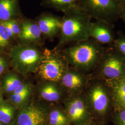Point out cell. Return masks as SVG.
I'll list each match as a JSON object with an SVG mask.
<instances>
[{
  "label": "cell",
  "instance_id": "cell-1",
  "mask_svg": "<svg viewBox=\"0 0 125 125\" xmlns=\"http://www.w3.org/2000/svg\"><path fill=\"white\" fill-rule=\"evenodd\" d=\"M60 45L78 43L90 38L92 17L78 4L62 12Z\"/></svg>",
  "mask_w": 125,
  "mask_h": 125
},
{
  "label": "cell",
  "instance_id": "cell-2",
  "mask_svg": "<svg viewBox=\"0 0 125 125\" xmlns=\"http://www.w3.org/2000/svg\"><path fill=\"white\" fill-rule=\"evenodd\" d=\"M93 122L97 125H108L114 110L110 90L107 83L94 78L85 95Z\"/></svg>",
  "mask_w": 125,
  "mask_h": 125
},
{
  "label": "cell",
  "instance_id": "cell-3",
  "mask_svg": "<svg viewBox=\"0 0 125 125\" xmlns=\"http://www.w3.org/2000/svg\"><path fill=\"white\" fill-rule=\"evenodd\" d=\"M104 51L102 45L89 39L67 48L63 53L68 62L76 68L89 71L95 69Z\"/></svg>",
  "mask_w": 125,
  "mask_h": 125
},
{
  "label": "cell",
  "instance_id": "cell-4",
  "mask_svg": "<svg viewBox=\"0 0 125 125\" xmlns=\"http://www.w3.org/2000/svg\"><path fill=\"white\" fill-rule=\"evenodd\" d=\"M125 57L115 47L106 50L94 70V78L105 83L118 80L125 76Z\"/></svg>",
  "mask_w": 125,
  "mask_h": 125
},
{
  "label": "cell",
  "instance_id": "cell-5",
  "mask_svg": "<svg viewBox=\"0 0 125 125\" xmlns=\"http://www.w3.org/2000/svg\"><path fill=\"white\" fill-rule=\"evenodd\" d=\"M9 56L13 67L21 73L32 72L39 65L43 57L37 47L28 44H20L12 47Z\"/></svg>",
  "mask_w": 125,
  "mask_h": 125
},
{
  "label": "cell",
  "instance_id": "cell-6",
  "mask_svg": "<svg viewBox=\"0 0 125 125\" xmlns=\"http://www.w3.org/2000/svg\"><path fill=\"white\" fill-rule=\"evenodd\" d=\"M78 4L97 21L107 22L121 13V8L115 0H79Z\"/></svg>",
  "mask_w": 125,
  "mask_h": 125
},
{
  "label": "cell",
  "instance_id": "cell-7",
  "mask_svg": "<svg viewBox=\"0 0 125 125\" xmlns=\"http://www.w3.org/2000/svg\"><path fill=\"white\" fill-rule=\"evenodd\" d=\"M65 65L59 56L45 50L39 68V73L46 80L57 82L64 73Z\"/></svg>",
  "mask_w": 125,
  "mask_h": 125
},
{
  "label": "cell",
  "instance_id": "cell-8",
  "mask_svg": "<svg viewBox=\"0 0 125 125\" xmlns=\"http://www.w3.org/2000/svg\"><path fill=\"white\" fill-rule=\"evenodd\" d=\"M67 116L70 122L78 125L93 122L84 95L75 94L66 104Z\"/></svg>",
  "mask_w": 125,
  "mask_h": 125
},
{
  "label": "cell",
  "instance_id": "cell-9",
  "mask_svg": "<svg viewBox=\"0 0 125 125\" xmlns=\"http://www.w3.org/2000/svg\"><path fill=\"white\" fill-rule=\"evenodd\" d=\"M46 116L44 109L30 104L23 107L19 113L18 125H45Z\"/></svg>",
  "mask_w": 125,
  "mask_h": 125
},
{
  "label": "cell",
  "instance_id": "cell-10",
  "mask_svg": "<svg viewBox=\"0 0 125 125\" xmlns=\"http://www.w3.org/2000/svg\"><path fill=\"white\" fill-rule=\"evenodd\" d=\"M35 21L42 35L51 38L60 33L61 17L52 13H44L37 17Z\"/></svg>",
  "mask_w": 125,
  "mask_h": 125
},
{
  "label": "cell",
  "instance_id": "cell-11",
  "mask_svg": "<svg viewBox=\"0 0 125 125\" xmlns=\"http://www.w3.org/2000/svg\"><path fill=\"white\" fill-rule=\"evenodd\" d=\"M42 34L35 20L23 17L21 20V31L18 37L21 44H30L40 41Z\"/></svg>",
  "mask_w": 125,
  "mask_h": 125
},
{
  "label": "cell",
  "instance_id": "cell-12",
  "mask_svg": "<svg viewBox=\"0 0 125 125\" xmlns=\"http://www.w3.org/2000/svg\"><path fill=\"white\" fill-rule=\"evenodd\" d=\"M89 35L90 38L102 45L112 44L115 40L110 27L106 21H103L93 22Z\"/></svg>",
  "mask_w": 125,
  "mask_h": 125
},
{
  "label": "cell",
  "instance_id": "cell-13",
  "mask_svg": "<svg viewBox=\"0 0 125 125\" xmlns=\"http://www.w3.org/2000/svg\"><path fill=\"white\" fill-rule=\"evenodd\" d=\"M63 86L73 94H78L84 89L87 82L85 76L76 71H69L64 73L61 78Z\"/></svg>",
  "mask_w": 125,
  "mask_h": 125
},
{
  "label": "cell",
  "instance_id": "cell-14",
  "mask_svg": "<svg viewBox=\"0 0 125 125\" xmlns=\"http://www.w3.org/2000/svg\"><path fill=\"white\" fill-rule=\"evenodd\" d=\"M106 83L110 90L114 109H125V76Z\"/></svg>",
  "mask_w": 125,
  "mask_h": 125
},
{
  "label": "cell",
  "instance_id": "cell-15",
  "mask_svg": "<svg viewBox=\"0 0 125 125\" xmlns=\"http://www.w3.org/2000/svg\"><path fill=\"white\" fill-rule=\"evenodd\" d=\"M23 17L19 0H0V21H7Z\"/></svg>",
  "mask_w": 125,
  "mask_h": 125
},
{
  "label": "cell",
  "instance_id": "cell-16",
  "mask_svg": "<svg viewBox=\"0 0 125 125\" xmlns=\"http://www.w3.org/2000/svg\"><path fill=\"white\" fill-rule=\"evenodd\" d=\"M79 0H43L42 6L63 12L78 3Z\"/></svg>",
  "mask_w": 125,
  "mask_h": 125
},
{
  "label": "cell",
  "instance_id": "cell-17",
  "mask_svg": "<svg viewBox=\"0 0 125 125\" xmlns=\"http://www.w3.org/2000/svg\"><path fill=\"white\" fill-rule=\"evenodd\" d=\"M40 94L42 97L49 102H55L60 97V93L54 85L47 84L41 90Z\"/></svg>",
  "mask_w": 125,
  "mask_h": 125
},
{
  "label": "cell",
  "instance_id": "cell-18",
  "mask_svg": "<svg viewBox=\"0 0 125 125\" xmlns=\"http://www.w3.org/2000/svg\"><path fill=\"white\" fill-rule=\"evenodd\" d=\"M13 107L8 103H3L0 104V122L5 124L11 122L14 115Z\"/></svg>",
  "mask_w": 125,
  "mask_h": 125
},
{
  "label": "cell",
  "instance_id": "cell-19",
  "mask_svg": "<svg viewBox=\"0 0 125 125\" xmlns=\"http://www.w3.org/2000/svg\"><path fill=\"white\" fill-rule=\"evenodd\" d=\"M22 83L17 76L9 74L6 76L3 82V88L7 93H13L17 87Z\"/></svg>",
  "mask_w": 125,
  "mask_h": 125
},
{
  "label": "cell",
  "instance_id": "cell-20",
  "mask_svg": "<svg viewBox=\"0 0 125 125\" xmlns=\"http://www.w3.org/2000/svg\"><path fill=\"white\" fill-rule=\"evenodd\" d=\"M49 122L52 125H66L70 121L67 115L59 110H55L50 115Z\"/></svg>",
  "mask_w": 125,
  "mask_h": 125
},
{
  "label": "cell",
  "instance_id": "cell-21",
  "mask_svg": "<svg viewBox=\"0 0 125 125\" xmlns=\"http://www.w3.org/2000/svg\"><path fill=\"white\" fill-rule=\"evenodd\" d=\"M111 121L114 125H125V109H114Z\"/></svg>",
  "mask_w": 125,
  "mask_h": 125
},
{
  "label": "cell",
  "instance_id": "cell-22",
  "mask_svg": "<svg viewBox=\"0 0 125 125\" xmlns=\"http://www.w3.org/2000/svg\"><path fill=\"white\" fill-rule=\"evenodd\" d=\"M11 40L5 30L3 23L0 21V50L9 47Z\"/></svg>",
  "mask_w": 125,
  "mask_h": 125
},
{
  "label": "cell",
  "instance_id": "cell-23",
  "mask_svg": "<svg viewBox=\"0 0 125 125\" xmlns=\"http://www.w3.org/2000/svg\"><path fill=\"white\" fill-rule=\"evenodd\" d=\"M23 17L20 19H13L9 21L15 38H18L21 33V20Z\"/></svg>",
  "mask_w": 125,
  "mask_h": 125
},
{
  "label": "cell",
  "instance_id": "cell-24",
  "mask_svg": "<svg viewBox=\"0 0 125 125\" xmlns=\"http://www.w3.org/2000/svg\"><path fill=\"white\" fill-rule=\"evenodd\" d=\"M30 93V90L18 94H12L10 99L12 103L15 104H20L24 102L27 98Z\"/></svg>",
  "mask_w": 125,
  "mask_h": 125
},
{
  "label": "cell",
  "instance_id": "cell-25",
  "mask_svg": "<svg viewBox=\"0 0 125 125\" xmlns=\"http://www.w3.org/2000/svg\"><path fill=\"white\" fill-rule=\"evenodd\" d=\"M113 43L115 49L125 57V36L117 39Z\"/></svg>",
  "mask_w": 125,
  "mask_h": 125
},
{
  "label": "cell",
  "instance_id": "cell-26",
  "mask_svg": "<svg viewBox=\"0 0 125 125\" xmlns=\"http://www.w3.org/2000/svg\"><path fill=\"white\" fill-rule=\"evenodd\" d=\"M30 90L29 86L26 84L21 83L17 87V88L14 90L13 94H18L22 93L23 92Z\"/></svg>",
  "mask_w": 125,
  "mask_h": 125
},
{
  "label": "cell",
  "instance_id": "cell-27",
  "mask_svg": "<svg viewBox=\"0 0 125 125\" xmlns=\"http://www.w3.org/2000/svg\"><path fill=\"white\" fill-rule=\"evenodd\" d=\"M2 22L4 26L5 30L7 32L8 35L10 37V38L11 40L14 39L15 37L13 35V32L12 30L11 29L10 25L9 24V21H4V22Z\"/></svg>",
  "mask_w": 125,
  "mask_h": 125
},
{
  "label": "cell",
  "instance_id": "cell-28",
  "mask_svg": "<svg viewBox=\"0 0 125 125\" xmlns=\"http://www.w3.org/2000/svg\"><path fill=\"white\" fill-rule=\"evenodd\" d=\"M7 66V62L6 59L0 54V75L4 72Z\"/></svg>",
  "mask_w": 125,
  "mask_h": 125
},
{
  "label": "cell",
  "instance_id": "cell-29",
  "mask_svg": "<svg viewBox=\"0 0 125 125\" xmlns=\"http://www.w3.org/2000/svg\"><path fill=\"white\" fill-rule=\"evenodd\" d=\"M121 18L125 24V7L124 8L122 9V11L121 12Z\"/></svg>",
  "mask_w": 125,
  "mask_h": 125
},
{
  "label": "cell",
  "instance_id": "cell-30",
  "mask_svg": "<svg viewBox=\"0 0 125 125\" xmlns=\"http://www.w3.org/2000/svg\"><path fill=\"white\" fill-rule=\"evenodd\" d=\"M97 125L95 123H94L93 122H89V123H87L85 124H81V125Z\"/></svg>",
  "mask_w": 125,
  "mask_h": 125
},
{
  "label": "cell",
  "instance_id": "cell-31",
  "mask_svg": "<svg viewBox=\"0 0 125 125\" xmlns=\"http://www.w3.org/2000/svg\"><path fill=\"white\" fill-rule=\"evenodd\" d=\"M3 102V100H2V95L1 94V91H0V104Z\"/></svg>",
  "mask_w": 125,
  "mask_h": 125
},
{
  "label": "cell",
  "instance_id": "cell-32",
  "mask_svg": "<svg viewBox=\"0 0 125 125\" xmlns=\"http://www.w3.org/2000/svg\"><path fill=\"white\" fill-rule=\"evenodd\" d=\"M117 2H125V0H115Z\"/></svg>",
  "mask_w": 125,
  "mask_h": 125
},
{
  "label": "cell",
  "instance_id": "cell-33",
  "mask_svg": "<svg viewBox=\"0 0 125 125\" xmlns=\"http://www.w3.org/2000/svg\"><path fill=\"white\" fill-rule=\"evenodd\" d=\"M0 125H2L1 124V122H0Z\"/></svg>",
  "mask_w": 125,
  "mask_h": 125
},
{
  "label": "cell",
  "instance_id": "cell-34",
  "mask_svg": "<svg viewBox=\"0 0 125 125\" xmlns=\"http://www.w3.org/2000/svg\"></svg>",
  "mask_w": 125,
  "mask_h": 125
}]
</instances>
